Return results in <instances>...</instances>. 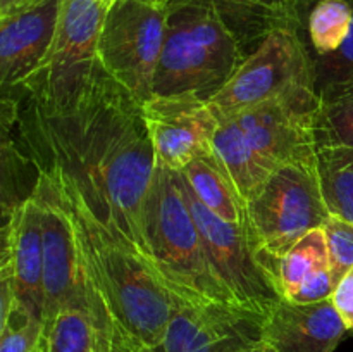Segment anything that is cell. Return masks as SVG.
Listing matches in <instances>:
<instances>
[{"label": "cell", "instance_id": "obj_10", "mask_svg": "<svg viewBox=\"0 0 353 352\" xmlns=\"http://www.w3.org/2000/svg\"><path fill=\"white\" fill-rule=\"evenodd\" d=\"M165 19L168 7L145 0H117L100 35L99 59L103 72L141 104L154 95Z\"/></svg>", "mask_w": 353, "mask_h": 352}, {"label": "cell", "instance_id": "obj_26", "mask_svg": "<svg viewBox=\"0 0 353 352\" xmlns=\"http://www.w3.org/2000/svg\"><path fill=\"white\" fill-rule=\"evenodd\" d=\"M331 269L336 283L353 266V223L331 214L324 223Z\"/></svg>", "mask_w": 353, "mask_h": 352}, {"label": "cell", "instance_id": "obj_8", "mask_svg": "<svg viewBox=\"0 0 353 352\" xmlns=\"http://www.w3.org/2000/svg\"><path fill=\"white\" fill-rule=\"evenodd\" d=\"M330 216L317 161L278 169L247 202L248 226L259 247L276 261Z\"/></svg>", "mask_w": 353, "mask_h": 352}, {"label": "cell", "instance_id": "obj_5", "mask_svg": "<svg viewBox=\"0 0 353 352\" xmlns=\"http://www.w3.org/2000/svg\"><path fill=\"white\" fill-rule=\"evenodd\" d=\"M243 47L210 3L176 0L168 6L154 95L212 100L245 61Z\"/></svg>", "mask_w": 353, "mask_h": 352}, {"label": "cell", "instance_id": "obj_28", "mask_svg": "<svg viewBox=\"0 0 353 352\" xmlns=\"http://www.w3.org/2000/svg\"><path fill=\"white\" fill-rule=\"evenodd\" d=\"M31 2H34V0H0V16L12 12L16 9H21V7L28 6Z\"/></svg>", "mask_w": 353, "mask_h": 352}, {"label": "cell", "instance_id": "obj_14", "mask_svg": "<svg viewBox=\"0 0 353 352\" xmlns=\"http://www.w3.org/2000/svg\"><path fill=\"white\" fill-rule=\"evenodd\" d=\"M61 0H34L0 16V86L21 93L47 61L57 33Z\"/></svg>", "mask_w": 353, "mask_h": 352}, {"label": "cell", "instance_id": "obj_31", "mask_svg": "<svg viewBox=\"0 0 353 352\" xmlns=\"http://www.w3.org/2000/svg\"><path fill=\"white\" fill-rule=\"evenodd\" d=\"M109 2H110V6H114V3H116L117 0H109Z\"/></svg>", "mask_w": 353, "mask_h": 352}, {"label": "cell", "instance_id": "obj_24", "mask_svg": "<svg viewBox=\"0 0 353 352\" xmlns=\"http://www.w3.org/2000/svg\"><path fill=\"white\" fill-rule=\"evenodd\" d=\"M352 7H353V0ZM314 86L319 100L353 93V21L350 33L336 52L312 59Z\"/></svg>", "mask_w": 353, "mask_h": 352}, {"label": "cell", "instance_id": "obj_29", "mask_svg": "<svg viewBox=\"0 0 353 352\" xmlns=\"http://www.w3.org/2000/svg\"><path fill=\"white\" fill-rule=\"evenodd\" d=\"M241 352H272V351L269 347H265V345L261 342V344L252 345V347L245 349V351H241Z\"/></svg>", "mask_w": 353, "mask_h": 352}, {"label": "cell", "instance_id": "obj_25", "mask_svg": "<svg viewBox=\"0 0 353 352\" xmlns=\"http://www.w3.org/2000/svg\"><path fill=\"white\" fill-rule=\"evenodd\" d=\"M45 323L33 316L12 317L0 326V352H41Z\"/></svg>", "mask_w": 353, "mask_h": 352}, {"label": "cell", "instance_id": "obj_30", "mask_svg": "<svg viewBox=\"0 0 353 352\" xmlns=\"http://www.w3.org/2000/svg\"><path fill=\"white\" fill-rule=\"evenodd\" d=\"M145 2H152V3H157V6L168 7L169 3H172V2H174V0H145Z\"/></svg>", "mask_w": 353, "mask_h": 352}, {"label": "cell", "instance_id": "obj_27", "mask_svg": "<svg viewBox=\"0 0 353 352\" xmlns=\"http://www.w3.org/2000/svg\"><path fill=\"white\" fill-rule=\"evenodd\" d=\"M334 309L340 314L348 331H353V266L341 276L331 295Z\"/></svg>", "mask_w": 353, "mask_h": 352}, {"label": "cell", "instance_id": "obj_19", "mask_svg": "<svg viewBox=\"0 0 353 352\" xmlns=\"http://www.w3.org/2000/svg\"><path fill=\"white\" fill-rule=\"evenodd\" d=\"M179 173L210 213L230 223H247V202L238 193L214 148L193 159Z\"/></svg>", "mask_w": 353, "mask_h": 352}, {"label": "cell", "instance_id": "obj_21", "mask_svg": "<svg viewBox=\"0 0 353 352\" xmlns=\"http://www.w3.org/2000/svg\"><path fill=\"white\" fill-rule=\"evenodd\" d=\"M317 166L330 213L353 223V150L323 148L317 152Z\"/></svg>", "mask_w": 353, "mask_h": 352}, {"label": "cell", "instance_id": "obj_9", "mask_svg": "<svg viewBox=\"0 0 353 352\" xmlns=\"http://www.w3.org/2000/svg\"><path fill=\"white\" fill-rule=\"evenodd\" d=\"M303 86H314L312 55L303 31L278 30L247 54L230 81L209 102L221 121Z\"/></svg>", "mask_w": 353, "mask_h": 352}, {"label": "cell", "instance_id": "obj_3", "mask_svg": "<svg viewBox=\"0 0 353 352\" xmlns=\"http://www.w3.org/2000/svg\"><path fill=\"white\" fill-rule=\"evenodd\" d=\"M317 106L316 88L303 86L219 121L212 148L245 202L278 169L317 161Z\"/></svg>", "mask_w": 353, "mask_h": 352}, {"label": "cell", "instance_id": "obj_12", "mask_svg": "<svg viewBox=\"0 0 353 352\" xmlns=\"http://www.w3.org/2000/svg\"><path fill=\"white\" fill-rule=\"evenodd\" d=\"M264 320L245 307L176 300L164 337L141 352H241L261 344Z\"/></svg>", "mask_w": 353, "mask_h": 352}, {"label": "cell", "instance_id": "obj_6", "mask_svg": "<svg viewBox=\"0 0 353 352\" xmlns=\"http://www.w3.org/2000/svg\"><path fill=\"white\" fill-rule=\"evenodd\" d=\"M110 7L109 0H61L52 50L23 97L45 113H64L79 102L102 71L99 45Z\"/></svg>", "mask_w": 353, "mask_h": 352}, {"label": "cell", "instance_id": "obj_20", "mask_svg": "<svg viewBox=\"0 0 353 352\" xmlns=\"http://www.w3.org/2000/svg\"><path fill=\"white\" fill-rule=\"evenodd\" d=\"M352 21L350 0H314L303 28V37L312 59L336 52L350 33Z\"/></svg>", "mask_w": 353, "mask_h": 352}, {"label": "cell", "instance_id": "obj_16", "mask_svg": "<svg viewBox=\"0 0 353 352\" xmlns=\"http://www.w3.org/2000/svg\"><path fill=\"white\" fill-rule=\"evenodd\" d=\"M347 333L331 299L312 304L281 300L265 314L262 344L272 352H334Z\"/></svg>", "mask_w": 353, "mask_h": 352}, {"label": "cell", "instance_id": "obj_4", "mask_svg": "<svg viewBox=\"0 0 353 352\" xmlns=\"http://www.w3.org/2000/svg\"><path fill=\"white\" fill-rule=\"evenodd\" d=\"M145 261L162 286L183 302L236 306L216 278L202 235L179 188L176 171L157 164L141 211Z\"/></svg>", "mask_w": 353, "mask_h": 352}, {"label": "cell", "instance_id": "obj_11", "mask_svg": "<svg viewBox=\"0 0 353 352\" xmlns=\"http://www.w3.org/2000/svg\"><path fill=\"white\" fill-rule=\"evenodd\" d=\"M33 195L37 197L41 216L45 293L43 323L47 324L59 311L65 307H76L86 313H88V307H86V297L83 292L81 261H79L74 226L55 183L40 169H38V182Z\"/></svg>", "mask_w": 353, "mask_h": 352}, {"label": "cell", "instance_id": "obj_13", "mask_svg": "<svg viewBox=\"0 0 353 352\" xmlns=\"http://www.w3.org/2000/svg\"><path fill=\"white\" fill-rule=\"evenodd\" d=\"M143 119L157 162L169 171H183L212 150L219 126L209 100L195 95L152 97L143 104Z\"/></svg>", "mask_w": 353, "mask_h": 352}, {"label": "cell", "instance_id": "obj_1", "mask_svg": "<svg viewBox=\"0 0 353 352\" xmlns=\"http://www.w3.org/2000/svg\"><path fill=\"white\" fill-rule=\"evenodd\" d=\"M14 131L40 171L68 183L107 230L145 259L141 211L159 162L143 104L102 69L64 113H45L23 97Z\"/></svg>", "mask_w": 353, "mask_h": 352}, {"label": "cell", "instance_id": "obj_15", "mask_svg": "<svg viewBox=\"0 0 353 352\" xmlns=\"http://www.w3.org/2000/svg\"><path fill=\"white\" fill-rule=\"evenodd\" d=\"M0 283L12 290L26 316L43 321V238L40 207L33 193L3 217Z\"/></svg>", "mask_w": 353, "mask_h": 352}, {"label": "cell", "instance_id": "obj_7", "mask_svg": "<svg viewBox=\"0 0 353 352\" xmlns=\"http://www.w3.org/2000/svg\"><path fill=\"white\" fill-rule=\"evenodd\" d=\"M183 195L202 235L207 259L224 289L245 309L268 314L283 295L276 278V259L259 247L247 223H230L210 213L176 171Z\"/></svg>", "mask_w": 353, "mask_h": 352}, {"label": "cell", "instance_id": "obj_22", "mask_svg": "<svg viewBox=\"0 0 353 352\" xmlns=\"http://www.w3.org/2000/svg\"><path fill=\"white\" fill-rule=\"evenodd\" d=\"M41 352H105L90 314L76 307L59 311L47 324Z\"/></svg>", "mask_w": 353, "mask_h": 352}, {"label": "cell", "instance_id": "obj_18", "mask_svg": "<svg viewBox=\"0 0 353 352\" xmlns=\"http://www.w3.org/2000/svg\"><path fill=\"white\" fill-rule=\"evenodd\" d=\"M176 2V0H174ZM219 14L245 54L278 30L303 31L314 0H202Z\"/></svg>", "mask_w": 353, "mask_h": 352}, {"label": "cell", "instance_id": "obj_2", "mask_svg": "<svg viewBox=\"0 0 353 352\" xmlns=\"http://www.w3.org/2000/svg\"><path fill=\"white\" fill-rule=\"evenodd\" d=\"M50 178L74 226L86 307L103 351L152 349L164 337L178 299L159 283L140 252L107 230L68 183Z\"/></svg>", "mask_w": 353, "mask_h": 352}, {"label": "cell", "instance_id": "obj_23", "mask_svg": "<svg viewBox=\"0 0 353 352\" xmlns=\"http://www.w3.org/2000/svg\"><path fill=\"white\" fill-rule=\"evenodd\" d=\"M317 152L323 148L353 150V93L319 100L314 117Z\"/></svg>", "mask_w": 353, "mask_h": 352}, {"label": "cell", "instance_id": "obj_17", "mask_svg": "<svg viewBox=\"0 0 353 352\" xmlns=\"http://www.w3.org/2000/svg\"><path fill=\"white\" fill-rule=\"evenodd\" d=\"M276 278L283 299L290 302L312 304L331 299L336 280L324 228L307 233L276 261Z\"/></svg>", "mask_w": 353, "mask_h": 352}]
</instances>
